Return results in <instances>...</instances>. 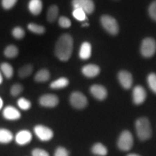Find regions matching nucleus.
<instances>
[{
  "instance_id": "obj_38",
  "label": "nucleus",
  "mask_w": 156,
  "mask_h": 156,
  "mask_svg": "<svg viewBox=\"0 0 156 156\" xmlns=\"http://www.w3.org/2000/svg\"><path fill=\"white\" fill-rule=\"evenodd\" d=\"M2 106H3V101L2 99L1 98V97H0V109H2Z\"/></svg>"
},
{
  "instance_id": "obj_25",
  "label": "nucleus",
  "mask_w": 156,
  "mask_h": 156,
  "mask_svg": "<svg viewBox=\"0 0 156 156\" xmlns=\"http://www.w3.org/2000/svg\"><path fill=\"white\" fill-rule=\"evenodd\" d=\"M33 70H34V68H33L32 65H30V64H26V65L23 66V67L20 69L18 75L20 77L25 78L31 75V73H33Z\"/></svg>"
},
{
  "instance_id": "obj_32",
  "label": "nucleus",
  "mask_w": 156,
  "mask_h": 156,
  "mask_svg": "<svg viewBox=\"0 0 156 156\" xmlns=\"http://www.w3.org/2000/svg\"><path fill=\"white\" fill-rule=\"evenodd\" d=\"M23 90V87L20 84H15L13 85V86L11 87L10 90V93L12 96H17L22 93Z\"/></svg>"
},
{
  "instance_id": "obj_17",
  "label": "nucleus",
  "mask_w": 156,
  "mask_h": 156,
  "mask_svg": "<svg viewBox=\"0 0 156 156\" xmlns=\"http://www.w3.org/2000/svg\"><path fill=\"white\" fill-rule=\"evenodd\" d=\"M91 45L88 42H84L81 45L80 49L79 55L82 59L86 60L90 57L91 56Z\"/></svg>"
},
{
  "instance_id": "obj_24",
  "label": "nucleus",
  "mask_w": 156,
  "mask_h": 156,
  "mask_svg": "<svg viewBox=\"0 0 156 156\" xmlns=\"http://www.w3.org/2000/svg\"><path fill=\"white\" fill-rule=\"evenodd\" d=\"M0 68H1L2 73L7 78L9 79V78H11L13 76V73H14L13 68L9 63H7V62L2 63L0 66Z\"/></svg>"
},
{
  "instance_id": "obj_3",
  "label": "nucleus",
  "mask_w": 156,
  "mask_h": 156,
  "mask_svg": "<svg viewBox=\"0 0 156 156\" xmlns=\"http://www.w3.org/2000/svg\"><path fill=\"white\" fill-rule=\"evenodd\" d=\"M134 145V138L131 132L124 130L120 134L117 140V147L122 151H129Z\"/></svg>"
},
{
  "instance_id": "obj_14",
  "label": "nucleus",
  "mask_w": 156,
  "mask_h": 156,
  "mask_svg": "<svg viewBox=\"0 0 156 156\" xmlns=\"http://www.w3.org/2000/svg\"><path fill=\"white\" fill-rule=\"evenodd\" d=\"M3 116L7 120H17L20 118L21 114L15 107L8 106L3 110Z\"/></svg>"
},
{
  "instance_id": "obj_35",
  "label": "nucleus",
  "mask_w": 156,
  "mask_h": 156,
  "mask_svg": "<svg viewBox=\"0 0 156 156\" xmlns=\"http://www.w3.org/2000/svg\"><path fill=\"white\" fill-rule=\"evenodd\" d=\"M148 12H149L150 16H151L154 20L156 21V1H154L153 2H152L151 5H150Z\"/></svg>"
},
{
  "instance_id": "obj_33",
  "label": "nucleus",
  "mask_w": 156,
  "mask_h": 156,
  "mask_svg": "<svg viewBox=\"0 0 156 156\" xmlns=\"http://www.w3.org/2000/svg\"><path fill=\"white\" fill-rule=\"evenodd\" d=\"M17 0H2V5L5 9H10L17 3Z\"/></svg>"
},
{
  "instance_id": "obj_12",
  "label": "nucleus",
  "mask_w": 156,
  "mask_h": 156,
  "mask_svg": "<svg viewBox=\"0 0 156 156\" xmlns=\"http://www.w3.org/2000/svg\"><path fill=\"white\" fill-rule=\"evenodd\" d=\"M132 95H133L134 103L136 105H140L145 102L146 97H147V93L143 87L137 85V86L134 87Z\"/></svg>"
},
{
  "instance_id": "obj_4",
  "label": "nucleus",
  "mask_w": 156,
  "mask_h": 156,
  "mask_svg": "<svg viewBox=\"0 0 156 156\" xmlns=\"http://www.w3.org/2000/svg\"><path fill=\"white\" fill-rule=\"evenodd\" d=\"M101 23L103 28L108 34L116 35L119 33V25L117 23V21L110 15H103L101 17Z\"/></svg>"
},
{
  "instance_id": "obj_21",
  "label": "nucleus",
  "mask_w": 156,
  "mask_h": 156,
  "mask_svg": "<svg viewBox=\"0 0 156 156\" xmlns=\"http://www.w3.org/2000/svg\"><path fill=\"white\" fill-rule=\"evenodd\" d=\"M69 85V80L65 77L58 78L56 80L51 83L50 87L52 89H62L67 87Z\"/></svg>"
},
{
  "instance_id": "obj_10",
  "label": "nucleus",
  "mask_w": 156,
  "mask_h": 156,
  "mask_svg": "<svg viewBox=\"0 0 156 156\" xmlns=\"http://www.w3.org/2000/svg\"><path fill=\"white\" fill-rule=\"evenodd\" d=\"M118 79L121 84V85L124 89H130L133 83V78L131 74L127 71H121L118 74Z\"/></svg>"
},
{
  "instance_id": "obj_5",
  "label": "nucleus",
  "mask_w": 156,
  "mask_h": 156,
  "mask_svg": "<svg viewBox=\"0 0 156 156\" xmlns=\"http://www.w3.org/2000/svg\"><path fill=\"white\" fill-rule=\"evenodd\" d=\"M142 55L144 57H152L156 51V42L153 38H145L142 42L141 48H140Z\"/></svg>"
},
{
  "instance_id": "obj_8",
  "label": "nucleus",
  "mask_w": 156,
  "mask_h": 156,
  "mask_svg": "<svg viewBox=\"0 0 156 156\" xmlns=\"http://www.w3.org/2000/svg\"><path fill=\"white\" fill-rule=\"evenodd\" d=\"M72 5L74 9H83L86 14H91L95 9V5L93 0H73Z\"/></svg>"
},
{
  "instance_id": "obj_6",
  "label": "nucleus",
  "mask_w": 156,
  "mask_h": 156,
  "mask_svg": "<svg viewBox=\"0 0 156 156\" xmlns=\"http://www.w3.org/2000/svg\"><path fill=\"white\" fill-rule=\"evenodd\" d=\"M69 101L72 106L77 109H83L87 105V98L85 95L78 91L72 93L69 98Z\"/></svg>"
},
{
  "instance_id": "obj_34",
  "label": "nucleus",
  "mask_w": 156,
  "mask_h": 156,
  "mask_svg": "<svg viewBox=\"0 0 156 156\" xmlns=\"http://www.w3.org/2000/svg\"><path fill=\"white\" fill-rule=\"evenodd\" d=\"M54 156H69V152L65 147H58L55 151Z\"/></svg>"
},
{
  "instance_id": "obj_7",
  "label": "nucleus",
  "mask_w": 156,
  "mask_h": 156,
  "mask_svg": "<svg viewBox=\"0 0 156 156\" xmlns=\"http://www.w3.org/2000/svg\"><path fill=\"white\" fill-rule=\"evenodd\" d=\"M34 132L37 137L41 141H49L54 136V132L50 128L44 125H37L34 128Z\"/></svg>"
},
{
  "instance_id": "obj_27",
  "label": "nucleus",
  "mask_w": 156,
  "mask_h": 156,
  "mask_svg": "<svg viewBox=\"0 0 156 156\" xmlns=\"http://www.w3.org/2000/svg\"><path fill=\"white\" fill-rule=\"evenodd\" d=\"M73 15L76 20L79 21H85L87 19L86 13L81 9H74Z\"/></svg>"
},
{
  "instance_id": "obj_19",
  "label": "nucleus",
  "mask_w": 156,
  "mask_h": 156,
  "mask_svg": "<svg viewBox=\"0 0 156 156\" xmlns=\"http://www.w3.org/2000/svg\"><path fill=\"white\" fill-rule=\"evenodd\" d=\"M13 139L12 133L8 129L0 128V143H9Z\"/></svg>"
},
{
  "instance_id": "obj_30",
  "label": "nucleus",
  "mask_w": 156,
  "mask_h": 156,
  "mask_svg": "<svg viewBox=\"0 0 156 156\" xmlns=\"http://www.w3.org/2000/svg\"><path fill=\"white\" fill-rule=\"evenodd\" d=\"M12 34L13 37L16 39H21L25 36V30L20 27H15L12 31Z\"/></svg>"
},
{
  "instance_id": "obj_36",
  "label": "nucleus",
  "mask_w": 156,
  "mask_h": 156,
  "mask_svg": "<svg viewBox=\"0 0 156 156\" xmlns=\"http://www.w3.org/2000/svg\"><path fill=\"white\" fill-rule=\"evenodd\" d=\"M31 154H32V156H49V154L47 152L40 148L34 149Z\"/></svg>"
},
{
  "instance_id": "obj_37",
  "label": "nucleus",
  "mask_w": 156,
  "mask_h": 156,
  "mask_svg": "<svg viewBox=\"0 0 156 156\" xmlns=\"http://www.w3.org/2000/svg\"><path fill=\"white\" fill-rule=\"evenodd\" d=\"M126 156H141V155H138V154H136V153H129Z\"/></svg>"
},
{
  "instance_id": "obj_1",
  "label": "nucleus",
  "mask_w": 156,
  "mask_h": 156,
  "mask_svg": "<svg viewBox=\"0 0 156 156\" xmlns=\"http://www.w3.org/2000/svg\"><path fill=\"white\" fill-rule=\"evenodd\" d=\"M73 51V39L69 34H64L58 38L55 46V54L58 59L67 62Z\"/></svg>"
},
{
  "instance_id": "obj_28",
  "label": "nucleus",
  "mask_w": 156,
  "mask_h": 156,
  "mask_svg": "<svg viewBox=\"0 0 156 156\" xmlns=\"http://www.w3.org/2000/svg\"><path fill=\"white\" fill-rule=\"evenodd\" d=\"M147 83L151 90L156 94V74L151 73L148 75Z\"/></svg>"
},
{
  "instance_id": "obj_29",
  "label": "nucleus",
  "mask_w": 156,
  "mask_h": 156,
  "mask_svg": "<svg viewBox=\"0 0 156 156\" xmlns=\"http://www.w3.org/2000/svg\"><path fill=\"white\" fill-rule=\"evenodd\" d=\"M17 106H19L20 108L23 109V110H28L31 107V103L30 101L27 100L24 98H21L17 101Z\"/></svg>"
},
{
  "instance_id": "obj_40",
  "label": "nucleus",
  "mask_w": 156,
  "mask_h": 156,
  "mask_svg": "<svg viewBox=\"0 0 156 156\" xmlns=\"http://www.w3.org/2000/svg\"><path fill=\"white\" fill-rule=\"evenodd\" d=\"M89 25V24L88 23H84V24H83V27H85V26H88Z\"/></svg>"
},
{
  "instance_id": "obj_31",
  "label": "nucleus",
  "mask_w": 156,
  "mask_h": 156,
  "mask_svg": "<svg viewBox=\"0 0 156 156\" xmlns=\"http://www.w3.org/2000/svg\"><path fill=\"white\" fill-rule=\"evenodd\" d=\"M58 25L62 28H68L71 26L72 23L69 18H67V17L62 16L60 17L58 19Z\"/></svg>"
},
{
  "instance_id": "obj_26",
  "label": "nucleus",
  "mask_w": 156,
  "mask_h": 156,
  "mask_svg": "<svg viewBox=\"0 0 156 156\" xmlns=\"http://www.w3.org/2000/svg\"><path fill=\"white\" fill-rule=\"evenodd\" d=\"M28 30L36 34H44L45 33V28L42 25L36 24V23H30L28 25Z\"/></svg>"
},
{
  "instance_id": "obj_23",
  "label": "nucleus",
  "mask_w": 156,
  "mask_h": 156,
  "mask_svg": "<svg viewBox=\"0 0 156 156\" xmlns=\"http://www.w3.org/2000/svg\"><path fill=\"white\" fill-rule=\"evenodd\" d=\"M4 54L9 58H15L18 55V48L15 45H9L4 51Z\"/></svg>"
},
{
  "instance_id": "obj_18",
  "label": "nucleus",
  "mask_w": 156,
  "mask_h": 156,
  "mask_svg": "<svg viewBox=\"0 0 156 156\" xmlns=\"http://www.w3.org/2000/svg\"><path fill=\"white\" fill-rule=\"evenodd\" d=\"M91 152L95 155L106 156L108 154V149L102 143L97 142V143L94 144L91 148Z\"/></svg>"
},
{
  "instance_id": "obj_16",
  "label": "nucleus",
  "mask_w": 156,
  "mask_h": 156,
  "mask_svg": "<svg viewBox=\"0 0 156 156\" xmlns=\"http://www.w3.org/2000/svg\"><path fill=\"white\" fill-rule=\"evenodd\" d=\"M28 9L34 15H38L41 12L43 3L41 0H30L28 4Z\"/></svg>"
},
{
  "instance_id": "obj_20",
  "label": "nucleus",
  "mask_w": 156,
  "mask_h": 156,
  "mask_svg": "<svg viewBox=\"0 0 156 156\" xmlns=\"http://www.w3.org/2000/svg\"><path fill=\"white\" fill-rule=\"evenodd\" d=\"M50 79V73L47 69H41L35 76V80L38 83H44Z\"/></svg>"
},
{
  "instance_id": "obj_11",
  "label": "nucleus",
  "mask_w": 156,
  "mask_h": 156,
  "mask_svg": "<svg viewBox=\"0 0 156 156\" xmlns=\"http://www.w3.org/2000/svg\"><path fill=\"white\" fill-rule=\"evenodd\" d=\"M90 93L97 100L103 101L106 98L108 93L106 89L101 85H93L90 88Z\"/></svg>"
},
{
  "instance_id": "obj_13",
  "label": "nucleus",
  "mask_w": 156,
  "mask_h": 156,
  "mask_svg": "<svg viewBox=\"0 0 156 156\" xmlns=\"http://www.w3.org/2000/svg\"><path fill=\"white\" fill-rule=\"evenodd\" d=\"M32 140V134L28 130H21L15 136V141L20 145L28 144Z\"/></svg>"
},
{
  "instance_id": "obj_22",
  "label": "nucleus",
  "mask_w": 156,
  "mask_h": 156,
  "mask_svg": "<svg viewBox=\"0 0 156 156\" xmlns=\"http://www.w3.org/2000/svg\"><path fill=\"white\" fill-rule=\"evenodd\" d=\"M58 8L56 5H52L48 8L47 12V20L49 23H54L57 18Z\"/></svg>"
},
{
  "instance_id": "obj_15",
  "label": "nucleus",
  "mask_w": 156,
  "mask_h": 156,
  "mask_svg": "<svg viewBox=\"0 0 156 156\" xmlns=\"http://www.w3.org/2000/svg\"><path fill=\"white\" fill-rule=\"evenodd\" d=\"M82 73L87 77H95L100 73V67L95 64H87L83 67Z\"/></svg>"
},
{
  "instance_id": "obj_39",
  "label": "nucleus",
  "mask_w": 156,
  "mask_h": 156,
  "mask_svg": "<svg viewBox=\"0 0 156 156\" xmlns=\"http://www.w3.org/2000/svg\"><path fill=\"white\" fill-rule=\"evenodd\" d=\"M2 81H3V77H2V75L1 73H0V84L2 83Z\"/></svg>"
},
{
  "instance_id": "obj_2",
  "label": "nucleus",
  "mask_w": 156,
  "mask_h": 156,
  "mask_svg": "<svg viewBox=\"0 0 156 156\" xmlns=\"http://www.w3.org/2000/svg\"><path fill=\"white\" fill-rule=\"evenodd\" d=\"M135 129L137 137L141 141H146L151 137V124L148 119L145 117H141L136 121Z\"/></svg>"
},
{
  "instance_id": "obj_9",
  "label": "nucleus",
  "mask_w": 156,
  "mask_h": 156,
  "mask_svg": "<svg viewBox=\"0 0 156 156\" xmlns=\"http://www.w3.org/2000/svg\"><path fill=\"white\" fill-rule=\"evenodd\" d=\"M58 98L54 94H46L39 98L41 106L46 108H54L58 104Z\"/></svg>"
}]
</instances>
